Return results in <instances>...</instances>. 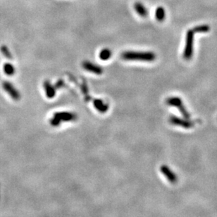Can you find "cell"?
I'll list each match as a JSON object with an SVG mask.
<instances>
[{
	"mask_svg": "<svg viewBox=\"0 0 217 217\" xmlns=\"http://www.w3.org/2000/svg\"><path fill=\"white\" fill-rule=\"evenodd\" d=\"M0 50H1L2 54L6 57V58H8V59H10V60L12 59V58H13L12 55H11L10 51L8 50V48L7 46L2 45L1 48H0Z\"/></svg>",
	"mask_w": 217,
	"mask_h": 217,
	"instance_id": "2e32d148",
	"label": "cell"
},
{
	"mask_svg": "<svg viewBox=\"0 0 217 217\" xmlns=\"http://www.w3.org/2000/svg\"><path fill=\"white\" fill-rule=\"evenodd\" d=\"M111 56V51L109 48H104L99 53V58L102 61H107L109 59Z\"/></svg>",
	"mask_w": 217,
	"mask_h": 217,
	"instance_id": "5bb4252c",
	"label": "cell"
},
{
	"mask_svg": "<svg viewBox=\"0 0 217 217\" xmlns=\"http://www.w3.org/2000/svg\"><path fill=\"white\" fill-rule=\"evenodd\" d=\"M194 33H207L208 31L210 30L209 26H208L207 25H199V26H196L192 29Z\"/></svg>",
	"mask_w": 217,
	"mask_h": 217,
	"instance_id": "9a60e30c",
	"label": "cell"
},
{
	"mask_svg": "<svg viewBox=\"0 0 217 217\" xmlns=\"http://www.w3.org/2000/svg\"><path fill=\"white\" fill-rule=\"evenodd\" d=\"M82 66L85 70L96 74V75H101V74L103 73V69L99 65L94 64L93 63H91L90 61H84L82 63Z\"/></svg>",
	"mask_w": 217,
	"mask_h": 217,
	"instance_id": "8992f818",
	"label": "cell"
},
{
	"mask_svg": "<svg viewBox=\"0 0 217 217\" xmlns=\"http://www.w3.org/2000/svg\"><path fill=\"white\" fill-rule=\"evenodd\" d=\"M54 117H55L56 118L58 119L60 121H65V122L75 120L77 118L76 114L72 113H68V112L56 113H54Z\"/></svg>",
	"mask_w": 217,
	"mask_h": 217,
	"instance_id": "ba28073f",
	"label": "cell"
},
{
	"mask_svg": "<svg viewBox=\"0 0 217 217\" xmlns=\"http://www.w3.org/2000/svg\"><path fill=\"white\" fill-rule=\"evenodd\" d=\"M166 103H167V104L168 105L176 107L178 108L180 113L182 114L183 116L185 119H189L190 118V115L187 111L186 108H185L183 103L182 100L179 97H169V98H167V100H166Z\"/></svg>",
	"mask_w": 217,
	"mask_h": 217,
	"instance_id": "7a4b0ae2",
	"label": "cell"
},
{
	"mask_svg": "<svg viewBox=\"0 0 217 217\" xmlns=\"http://www.w3.org/2000/svg\"><path fill=\"white\" fill-rule=\"evenodd\" d=\"M60 85H63V82H62V81H59V82H57L56 87H60Z\"/></svg>",
	"mask_w": 217,
	"mask_h": 217,
	"instance_id": "ac0fdd59",
	"label": "cell"
},
{
	"mask_svg": "<svg viewBox=\"0 0 217 217\" xmlns=\"http://www.w3.org/2000/svg\"><path fill=\"white\" fill-rule=\"evenodd\" d=\"M60 123H61V121L59 120V119L56 118L55 117H54L52 119H50V124H51V125H52L53 127L59 126Z\"/></svg>",
	"mask_w": 217,
	"mask_h": 217,
	"instance_id": "e0dca14e",
	"label": "cell"
},
{
	"mask_svg": "<svg viewBox=\"0 0 217 217\" xmlns=\"http://www.w3.org/2000/svg\"><path fill=\"white\" fill-rule=\"evenodd\" d=\"M3 70H4V72L6 75L8 76L13 75L15 73V68H14L13 65L9 63H6L4 64Z\"/></svg>",
	"mask_w": 217,
	"mask_h": 217,
	"instance_id": "7c38bea8",
	"label": "cell"
},
{
	"mask_svg": "<svg viewBox=\"0 0 217 217\" xmlns=\"http://www.w3.org/2000/svg\"><path fill=\"white\" fill-rule=\"evenodd\" d=\"M134 8H135L136 12L138 13V15L142 18H145L147 16L148 11L147 8L141 2H135L134 4Z\"/></svg>",
	"mask_w": 217,
	"mask_h": 217,
	"instance_id": "9c48e42d",
	"label": "cell"
},
{
	"mask_svg": "<svg viewBox=\"0 0 217 217\" xmlns=\"http://www.w3.org/2000/svg\"><path fill=\"white\" fill-rule=\"evenodd\" d=\"M169 122L171 124L176 125V126L181 127L183 128H185V129H190V128L194 127V125L195 124V122L188 120V119L179 118L178 117L173 115L170 117Z\"/></svg>",
	"mask_w": 217,
	"mask_h": 217,
	"instance_id": "277c9868",
	"label": "cell"
},
{
	"mask_svg": "<svg viewBox=\"0 0 217 217\" xmlns=\"http://www.w3.org/2000/svg\"><path fill=\"white\" fill-rule=\"evenodd\" d=\"M44 88L45 90V93L48 98H53L55 96V88L50 84L49 81H45L44 82Z\"/></svg>",
	"mask_w": 217,
	"mask_h": 217,
	"instance_id": "8fae6325",
	"label": "cell"
},
{
	"mask_svg": "<svg viewBox=\"0 0 217 217\" xmlns=\"http://www.w3.org/2000/svg\"><path fill=\"white\" fill-rule=\"evenodd\" d=\"M2 87L4 90L7 92L11 98L15 101H19L21 98V94L19 91L14 87L13 85L8 81H4L2 83Z\"/></svg>",
	"mask_w": 217,
	"mask_h": 217,
	"instance_id": "5b68a950",
	"label": "cell"
},
{
	"mask_svg": "<svg viewBox=\"0 0 217 217\" xmlns=\"http://www.w3.org/2000/svg\"><path fill=\"white\" fill-rule=\"evenodd\" d=\"M194 32L193 30H189L186 33L185 46L183 51V58L185 60H190L193 55V42Z\"/></svg>",
	"mask_w": 217,
	"mask_h": 217,
	"instance_id": "3957f363",
	"label": "cell"
},
{
	"mask_svg": "<svg viewBox=\"0 0 217 217\" xmlns=\"http://www.w3.org/2000/svg\"><path fill=\"white\" fill-rule=\"evenodd\" d=\"M160 171L163 175L165 176L166 178L169 182L172 183V184H175L178 181L177 176L167 165H161L160 167Z\"/></svg>",
	"mask_w": 217,
	"mask_h": 217,
	"instance_id": "52a82bcc",
	"label": "cell"
},
{
	"mask_svg": "<svg viewBox=\"0 0 217 217\" xmlns=\"http://www.w3.org/2000/svg\"><path fill=\"white\" fill-rule=\"evenodd\" d=\"M165 14L166 13H165V10L164 8L161 7H159L156 8V12H155V16H156V18L158 21L161 22L164 21L165 18Z\"/></svg>",
	"mask_w": 217,
	"mask_h": 217,
	"instance_id": "4fadbf2b",
	"label": "cell"
},
{
	"mask_svg": "<svg viewBox=\"0 0 217 217\" xmlns=\"http://www.w3.org/2000/svg\"><path fill=\"white\" fill-rule=\"evenodd\" d=\"M121 58L125 61H139L152 62L156 58L155 53L151 51H127L121 53Z\"/></svg>",
	"mask_w": 217,
	"mask_h": 217,
	"instance_id": "6da1fadb",
	"label": "cell"
},
{
	"mask_svg": "<svg viewBox=\"0 0 217 217\" xmlns=\"http://www.w3.org/2000/svg\"><path fill=\"white\" fill-rule=\"evenodd\" d=\"M94 105L97 110L100 113H106L109 109V105L102 101L100 99H95L94 101Z\"/></svg>",
	"mask_w": 217,
	"mask_h": 217,
	"instance_id": "30bf717a",
	"label": "cell"
}]
</instances>
